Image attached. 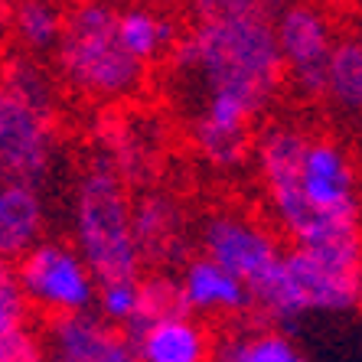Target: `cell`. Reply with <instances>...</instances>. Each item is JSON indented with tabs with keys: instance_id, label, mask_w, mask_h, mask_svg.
<instances>
[{
	"instance_id": "1",
	"label": "cell",
	"mask_w": 362,
	"mask_h": 362,
	"mask_svg": "<svg viewBox=\"0 0 362 362\" xmlns=\"http://www.w3.org/2000/svg\"><path fill=\"white\" fill-rule=\"evenodd\" d=\"M252 160L281 238L317 248L362 235L359 173L333 134L271 121L255 137Z\"/></svg>"
},
{
	"instance_id": "2",
	"label": "cell",
	"mask_w": 362,
	"mask_h": 362,
	"mask_svg": "<svg viewBox=\"0 0 362 362\" xmlns=\"http://www.w3.org/2000/svg\"><path fill=\"white\" fill-rule=\"evenodd\" d=\"M173 76L196 98H232L262 118L287 82L278 26L262 13L196 17L170 52Z\"/></svg>"
},
{
	"instance_id": "3",
	"label": "cell",
	"mask_w": 362,
	"mask_h": 362,
	"mask_svg": "<svg viewBox=\"0 0 362 362\" xmlns=\"http://www.w3.org/2000/svg\"><path fill=\"white\" fill-rule=\"evenodd\" d=\"M359 274L362 235L317 248L287 245L271 278L255 287V310L278 327H291L310 313L356 310Z\"/></svg>"
},
{
	"instance_id": "4",
	"label": "cell",
	"mask_w": 362,
	"mask_h": 362,
	"mask_svg": "<svg viewBox=\"0 0 362 362\" xmlns=\"http://www.w3.org/2000/svg\"><path fill=\"white\" fill-rule=\"evenodd\" d=\"M52 59L69 92L95 105L131 98L147 78V69L121 42L118 4L111 0L72 4Z\"/></svg>"
},
{
	"instance_id": "5",
	"label": "cell",
	"mask_w": 362,
	"mask_h": 362,
	"mask_svg": "<svg viewBox=\"0 0 362 362\" xmlns=\"http://www.w3.org/2000/svg\"><path fill=\"white\" fill-rule=\"evenodd\" d=\"M72 245L98 284L141 281V248L134 235V202L124 177L105 160L85 170L72 193Z\"/></svg>"
},
{
	"instance_id": "6",
	"label": "cell",
	"mask_w": 362,
	"mask_h": 362,
	"mask_svg": "<svg viewBox=\"0 0 362 362\" xmlns=\"http://www.w3.org/2000/svg\"><path fill=\"white\" fill-rule=\"evenodd\" d=\"M59 157L49 78L36 62L13 59L0 72V183L40 186Z\"/></svg>"
},
{
	"instance_id": "7",
	"label": "cell",
	"mask_w": 362,
	"mask_h": 362,
	"mask_svg": "<svg viewBox=\"0 0 362 362\" xmlns=\"http://www.w3.org/2000/svg\"><path fill=\"white\" fill-rule=\"evenodd\" d=\"M17 281L30 310L42 313L46 320L95 310L98 278L72 242H56V238L40 242L17 262Z\"/></svg>"
},
{
	"instance_id": "8",
	"label": "cell",
	"mask_w": 362,
	"mask_h": 362,
	"mask_svg": "<svg viewBox=\"0 0 362 362\" xmlns=\"http://www.w3.org/2000/svg\"><path fill=\"white\" fill-rule=\"evenodd\" d=\"M281 232L268 222L255 219L238 209H216L199 226V255L212 258L226 271H232L238 281L252 287H262L284 258Z\"/></svg>"
},
{
	"instance_id": "9",
	"label": "cell",
	"mask_w": 362,
	"mask_h": 362,
	"mask_svg": "<svg viewBox=\"0 0 362 362\" xmlns=\"http://www.w3.org/2000/svg\"><path fill=\"white\" fill-rule=\"evenodd\" d=\"M274 26H278L287 82L297 88V95L320 101L323 85H327V72H329V59H333V49L339 42L337 30H333V20L313 0H294L274 20Z\"/></svg>"
},
{
	"instance_id": "10",
	"label": "cell",
	"mask_w": 362,
	"mask_h": 362,
	"mask_svg": "<svg viewBox=\"0 0 362 362\" xmlns=\"http://www.w3.org/2000/svg\"><path fill=\"white\" fill-rule=\"evenodd\" d=\"M40 337L46 362H137L134 337L95 310L46 320Z\"/></svg>"
},
{
	"instance_id": "11",
	"label": "cell",
	"mask_w": 362,
	"mask_h": 362,
	"mask_svg": "<svg viewBox=\"0 0 362 362\" xmlns=\"http://www.w3.org/2000/svg\"><path fill=\"white\" fill-rule=\"evenodd\" d=\"M180 294L193 317H242L255 310L252 287L206 255H193L180 264Z\"/></svg>"
},
{
	"instance_id": "12",
	"label": "cell",
	"mask_w": 362,
	"mask_h": 362,
	"mask_svg": "<svg viewBox=\"0 0 362 362\" xmlns=\"http://www.w3.org/2000/svg\"><path fill=\"white\" fill-rule=\"evenodd\" d=\"M134 235L144 264H153L163 271L170 264L186 262L189 222H186L183 206L173 196L144 193L134 202Z\"/></svg>"
},
{
	"instance_id": "13",
	"label": "cell",
	"mask_w": 362,
	"mask_h": 362,
	"mask_svg": "<svg viewBox=\"0 0 362 362\" xmlns=\"http://www.w3.org/2000/svg\"><path fill=\"white\" fill-rule=\"evenodd\" d=\"M134 337L137 362H216V337L193 313H173L141 327Z\"/></svg>"
},
{
	"instance_id": "14",
	"label": "cell",
	"mask_w": 362,
	"mask_h": 362,
	"mask_svg": "<svg viewBox=\"0 0 362 362\" xmlns=\"http://www.w3.org/2000/svg\"><path fill=\"white\" fill-rule=\"evenodd\" d=\"M46 232V206L40 186L0 183V258L17 264L33 252Z\"/></svg>"
},
{
	"instance_id": "15",
	"label": "cell",
	"mask_w": 362,
	"mask_h": 362,
	"mask_svg": "<svg viewBox=\"0 0 362 362\" xmlns=\"http://www.w3.org/2000/svg\"><path fill=\"white\" fill-rule=\"evenodd\" d=\"M118 33L124 49L144 69H151L157 59L170 56L180 42V30L167 10L147 7V4H137V0L118 7Z\"/></svg>"
},
{
	"instance_id": "16",
	"label": "cell",
	"mask_w": 362,
	"mask_h": 362,
	"mask_svg": "<svg viewBox=\"0 0 362 362\" xmlns=\"http://www.w3.org/2000/svg\"><path fill=\"white\" fill-rule=\"evenodd\" d=\"M320 101L339 121L349 124L362 121V40L356 33L339 36Z\"/></svg>"
},
{
	"instance_id": "17",
	"label": "cell",
	"mask_w": 362,
	"mask_h": 362,
	"mask_svg": "<svg viewBox=\"0 0 362 362\" xmlns=\"http://www.w3.org/2000/svg\"><path fill=\"white\" fill-rule=\"evenodd\" d=\"M216 362H307V356L281 327H258L222 339Z\"/></svg>"
},
{
	"instance_id": "18",
	"label": "cell",
	"mask_w": 362,
	"mask_h": 362,
	"mask_svg": "<svg viewBox=\"0 0 362 362\" xmlns=\"http://www.w3.org/2000/svg\"><path fill=\"white\" fill-rule=\"evenodd\" d=\"M62 26L66 13L56 0H13L10 7V30L30 52H56Z\"/></svg>"
},
{
	"instance_id": "19",
	"label": "cell",
	"mask_w": 362,
	"mask_h": 362,
	"mask_svg": "<svg viewBox=\"0 0 362 362\" xmlns=\"http://www.w3.org/2000/svg\"><path fill=\"white\" fill-rule=\"evenodd\" d=\"M173 313H189L183 303V294H180V281L170 278L167 271L147 274V278H141V310H137V320L127 333H137L147 323L173 317Z\"/></svg>"
},
{
	"instance_id": "20",
	"label": "cell",
	"mask_w": 362,
	"mask_h": 362,
	"mask_svg": "<svg viewBox=\"0 0 362 362\" xmlns=\"http://www.w3.org/2000/svg\"><path fill=\"white\" fill-rule=\"evenodd\" d=\"M141 310V281H111V284H98V297H95V313L105 317L115 327L131 329Z\"/></svg>"
},
{
	"instance_id": "21",
	"label": "cell",
	"mask_w": 362,
	"mask_h": 362,
	"mask_svg": "<svg viewBox=\"0 0 362 362\" xmlns=\"http://www.w3.org/2000/svg\"><path fill=\"white\" fill-rule=\"evenodd\" d=\"M30 303L23 297V287L17 281V264L0 258V333L30 327Z\"/></svg>"
},
{
	"instance_id": "22",
	"label": "cell",
	"mask_w": 362,
	"mask_h": 362,
	"mask_svg": "<svg viewBox=\"0 0 362 362\" xmlns=\"http://www.w3.org/2000/svg\"><path fill=\"white\" fill-rule=\"evenodd\" d=\"M294 0H193L196 17H219V13H262L278 20Z\"/></svg>"
},
{
	"instance_id": "23",
	"label": "cell",
	"mask_w": 362,
	"mask_h": 362,
	"mask_svg": "<svg viewBox=\"0 0 362 362\" xmlns=\"http://www.w3.org/2000/svg\"><path fill=\"white\" fill-rule=\"evenodd\" d=\"M0 362H46L42 337H36L33 327L0 333Z\"/></svg>"
},
{
	"instance_id": "24",
	"label": "cell",
	"mask_w": 362,
	"mask_h": 362,
	"mask_svg": "<svg viewBox=\"0 0 362 362\" xmlns=\"http://www.w3.org/2000/svg\"><path fill=\"white\" fill-rule=\"evenodd\" d=\"M137 4H147V7H157V10H173V7H180V4H186V0H137Z\"/></svg>"
},
{
	"instance_id": "25",
	"label": "cell",
	"mask_w": 362,
	"mask_h": 362,
	"mask_svg": "<svg viewBox=\"0 0 362 362\" xmlns=\"http://www.w3.org/2000/svg\"><path fill=\"white\" fill-rule=\"evenodd\" d=\"M356 310L362 313V274H359V294H356Z\"/></svg>"
},
{
	"instance_id": "26",
	"label": "cell",
	"mask_w": 362,
	"mask_h": 362,
	"mask_svg": "<svg viewBox=\"0 0 362 362\" xmlns=\"http://www.w3.org/2000/svg\"><path fill=\"white\" fill-rule=\"evenodd\" d=\"M356 36H359V40H362V26H359V30H356Z\"/></svg>"
},
{
	"instance_id": "27",
	"label": "cell",
	"mask_w": 362,
	"mask_h": 362,
	"mask_svg": "<svg viewBox=\"0 0 362 362\" xmlns=\"http://www.w3.org/2000/svg\"><path fill=\"white\" fill-rule=\"evenodd\" d=\"M72 4H82V0H72Z\"/></svg>"
}]
</instances>
